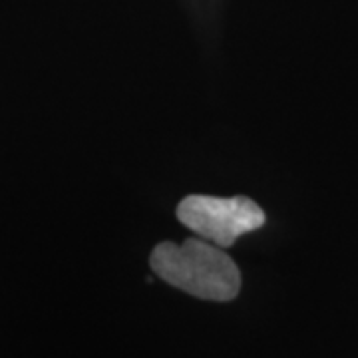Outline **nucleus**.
<instances>
[{
    "label": "nucleus",
    "mask_w": 358,
    "mask_h": 358,
    "mask_svg": "<svg viewBox=\"0 0 358 358\" xmlns=\"http://www.w3.org/2000/svg\"><path fill=\"white\" fill-rule=\"evenodd\" d=\"M150 263L155 275L167 285L203 301L227 303L241 289V273L235 261L221 247L199 237L185 239L183 243H159Z\"/></svg>",
    "instance_id": "f257e3e1"
},
{
    "label": "nucleus",
    "mask_w": 358,
    "mask_h": 358,
    "mask_svg": "<svg viewBox=\"0 0 358 358\" xmlns=\"http://www.w3.org/2000/svg\"><path fill=\"white\" fill-rule=\"evenodd\" d=\"M178 219L199 239L231 247L241 235L265 225V211L249 197L189 195L178 205Z\"/></svg>",
    "instance_id": "f03ea898"
}]
</instances>
